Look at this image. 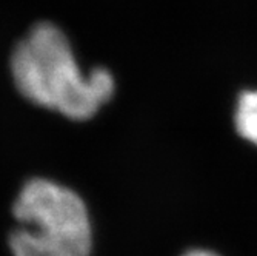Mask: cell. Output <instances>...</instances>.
Masks as SVG:
<instances>
[{
    "instance_id": "cell-1",
    "label": "cell",
    "mask_w": 257,
    "mask_h": 256,
    "mask_svg": "<svg viewBox=\"0 0 257 256\" xmlns=\"http://www.w3.org/2000/svg\"><path fill=\"white\" fill-rule=\"evenodd\" d=\"M10 74L19 95L40 108L85 122L115 95V77L105 66L83 71L71 40L50 20L37 22L10 54Z\"/></svg>"
},
{
    "instance_id": "cell-2",
    "label": "cell",
    "mask_w": 257,
    "mask_h": 256,
    "mask_svg": "<svg viewBox=\"0 0 257 256\" xmlns=\"http://www.w3.org/2000/svg\"><path fill=\"white\" fill-rule=\"evenodd\" d=\"M11 213L13 256H91L94 228L83 198L66 185L36 176L23 182Z\"/></svg>"
},
{
    "instance_id": "cell-3",
    "label": "cell",
    "mask_w": 257,
    "mask_h": 256,
    "mask_svg": "<svg viewBox=\"0 0 257 256\" xmlns=\"http://www.w3.org/2000/svg\"><path fill=\"white\" fill-rule=\"evenodd\" d=\"M231 122L240 141L257 150V87L237 93Z\"/></svg>"
},
{
    "instance_id": "cell-4",
    "label": "cell",
    "mask_w": 257,
    "mask_h": 256,
    "mask_svg": "<svg viewBox=\"0 0 257 256\" xmlns=\"http://www.w3.org/2000/svg\"><path fill=\"white\" fill-rule=\"evenodd\" d=\"M180 256H222L217 251L211 250V248H205V247H193L188 248L186 251H183Z\"/></svg>"
}]
</instances>
